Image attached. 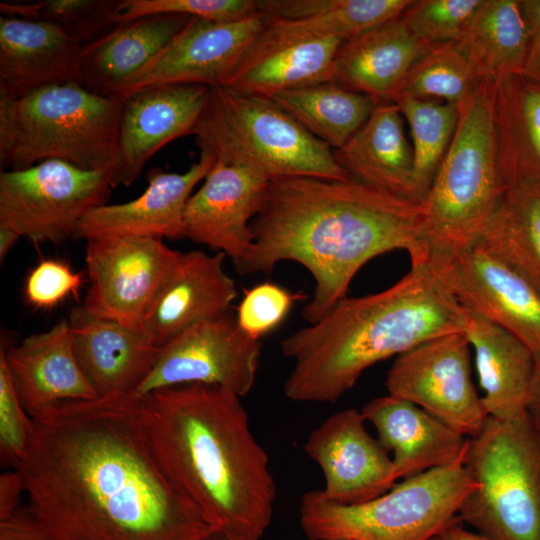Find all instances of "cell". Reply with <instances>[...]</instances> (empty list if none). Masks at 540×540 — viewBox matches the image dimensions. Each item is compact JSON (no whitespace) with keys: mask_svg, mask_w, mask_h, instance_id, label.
I'll return each instance as SVG.
<instances>
[{"mask_svg":"<svg viewBox=\"0 0 540 540\" xmlns=\"http://www.w3.org/2000/svg\"><path fill=\"white\" fill-rule=\"evenodd\" d=\"M86 241L89 286L81 306L93 316L139 327L180 252L155 237Z\"/></svg>","mask_w":540,"mask_h":540,"instance_id":"14","label":"cell"},{"mask_svg":"<svg viewBox=\"0 0 540 540\" xmlns=\"http://www.w3.org/2000/svg\"><path fill=\"white\" fill-rule=\"evenodd\" d=\"M432 271L469 313L502 327L540 360V293L481 241L451 251H431Z\"/></svg>","mask_w":540,"mask_h":540,"instance_id":"12","label":"cell"},{"mask_svg":"<svg viewBox=\"0 0 540 540\" xmlns=\"http://www.w3.org/2000/svg\"><path fill=\"white\" fill-rule=\"evenodd\" d=\"M430 46L400 16L344 40L335 58L334 81L377 103H395L411 68Z\"/></svg>","mask_w":540,"mask_h":540,"instance_id":"26","label":"cell"},{"mask_svg":"<svg viewBox=\"0 0 540 540\" xmlns=\"http://www.w3.org/2000/svg\"><path fill=\"white\" fill-rule=\"evenodd\" d=\"M225 257L201 250L179 253L139 326L158 347L197 323L228 313L238 291L224 269Z\"/></svg>","mask_w":540,"mask_h":540,"instance_id":"19","label":"cell"},{"mask_svg":"<svg viewBox=\"0 0 540 540\" xmlns=\"http://www.w3.org/2000/svg\"><path fill=\"white\" fill-rule=\"evenodd\" d=\"M343 41L330 38L252 46L223 87L271 98L282 92L334 81L335 58Z\"/></svg>","mask_w":540,"mask_h":540,"instance_id":"30","label":"cell"},{"mask_svg":"<svg viewBox=\"0 0 540 540\" xmlns=\"http://www.w3.org/2000/svg\"><path fill=\"white\" fill-rule=\"evenodd\" d=\"M209 94L207 85L174 83L145 87L123 98L111 187L131 185L158 150L193 134Z\"/></svg>","mask_w":540,"mask_h":540,"instance_id":"17","label":"cell"},{"mask_svg":"<svg viewBox=\"0 0 540 540\" xmlns=\"http://www.w3.org/2000/svg\"><path fill=\"white\" fill-rule=\"evenodd\" d=\"M122 99L79 82L42 87L19 97L0 94V163L12 170L48 159L87 170L113 168Z\"/></svg>","mask_w":540,"mask_h":540,"instance_id":"5","label":"cell"},{"mask_svg":"<svg viewBox=\"0 0 540 540\" xmlns=\"http://www.w3.org/2000/svg\"><path fill=\"white\" fill-rule=\"evenodd\" d=\"M465 333L427 340L396 357L387 372L389 395L410 401L441 422L472 438L489 415L471 376Z\"/></svg>","mask_w":540,"mask_h":540,"instance_id":"13","label":"cell"},{"mask_svg":"<svg viewBox=\"0 0 540 540\" xmlns=\"http://www.w3.org/2000/svg\"><path fill=\"white\" fill-rule=\"evenodd\" d=\"M425 206L356 179L280 178L269 182L251 222L253 247L236 270L270 273L295 261L315 286L302 316L313 324L347 297L356 273L372 258L408 252L411 265L424 263Z\"/></svg>","mask_w":540,"mask_h":540,"instance_id":"2","label":"cell"},{"mask_svg":"<svg viewBox=\"0 0 540 540\" xmlns=\"http://www.w3.org/2000/svg\"><path fill=\"white\" fill-rule=\"evenodd\" d=\"M218 540H226V539L219 537Z\"/></svg>","mask_w":540,"mask_h":540,"instance_id":"49","label":"cell"},{"mask_svg":"<svg viewBox=\"0 0 540 540\" xmlns=\"http://www.w3.org/2000/svg\"><path fill=\"white\" fill-rule=\"evenodd\" d=\"M17 394L31 418L55 406L97 398L76 359L68 320L19 345H1Z\"/></svg>","mask_w":540,"mask_h":540,"instance_id":"22","label":"cell"},{"mask_svg":"<svg viewBox=\"0 0 540 540\" xmlns=\"http://www.w3.org/2000/svg\"><path fill=\"white\" fill-rule=\"evenodd\" d=\"M269 180L249 166L215 159L184 212V237L230 257L235 267L249 255L251 222L262 207Z\"/></svg>","mask_w":540,"mask_h":540,"instance_id":"18","label":"cell"},{"mask_svg":"<svg viewBox=\"0 0 540 540\" xmlns=\"http://www.w3.org/2000/svg\"><path fill=\"white\" fill-rule=\"evenodd\" d=\"M193 134L200 149L209 150L217 159L249 166L269 181L354 179L328 144L269 97L212 86Z\"/></svg>","mask_w":540,"mask_h":540,"instance_id":"7","label":"cell"},{"mask_svg":"<svg viewBox=\"0 0 540 540\" xmlns=\"http://www.w3.org/2000/svg\"><path fill=\"white\" fill-rule=\"evenodd\" d=\"M527 411L537 428L540 430V360L535 361V369Z\"/></svg>","mask_w":540,"mask_h":540,"instance_id":"46","label":"cell"},{"mask_svg":"<svg viewBox=\"0 0 540 540\" xmlns=\"http://www.w3.org/2000/svg\"><path fill=\"white\" fill-rule=\"evenodd\" d=\"M403 124L396 103L379 102L365 124L334 154L354 179L421 202L415 182L413 148Z\"/></svg>","mask_w":540,"mask_h":540,"instance_id":"28","label":"cell"},{"mask_svg":"<svg viewBox=\"0 0 540 540\" xmlns=\"http://www.w3.org/2000/svg\"><path fill=\"white\" fill-rule=\"evenodd\" d=\"M271 98L333 150L349 141L377 105L372 97L335 81L282 92Z\"/></svg>","mask_w":540,"mask_h":540,"instance_id":"34","label":"cell"},{"mask_svg":"<svg viewBox=\"0 0 540 540\" xmlns=\"http://www.w3.org/2000/svg\"><path fill=\"white\" fill-rule=\"evenodd\" d=\"M255 0H120L117 22L158 14H182L214 22H234L258 13Z\"/></svg>","mask_w":540,"mask_h":540,"instance_id":"39","label":"cell"},{"mask_svg":"<svg viewBox=\"0 0 540 540\" xmlns=\"http://www.w3.org/2000/svg\"><path fill=\"white\" fill-rule=\"evenodd\" d=\"M306 297L303 292H291L275 283H259L244 290L237 308V324L247 335L260 340L282 323L296 302Z\"/></svg>","mask_w":540,"mask_h":540,"instance_id":"40","label":"cell"},{"mask_svg":"<svg viewBox=\"0 0 540 540\" xmlns=\"http://www.w3.org/2000/svg\"><path fill=\"white\" fill-rule=\"evenodd\" d=\"M414 0H261L264 28L252 46L347 40L399 18Z\"/></svg>","mask_w":540,"mask_h":540,"instance_id":"23","label":"cell"},{"mask_svg":"<svg viewBox=\"0 0 540 540\" xmlns=\"http://www.w3.org/2000/svg\"><path fill=\"white\" fill-rule=\"evenodd\" d=\"M474 69L457 41L431 45L416 61L401 94L459 106L478 84Z\"/></svg>","mask_w":540,"mask_h":540,"instance_id":"36","label":"cell"},{"mask_svg":"<svg viewBox=\"0 0 540 540\" xmlns=\"http://www.w3.org/2000/svg\"><path fill=\"white\" fill-rule=\"evenodd\" d=\"M464 464L476 488L458 516L488 540H540V430L528 411L488 417L468 438Z\"/></svg>","mask_w":540,"mask_h":540,"instance_id":"9","label":"cell"},{"mask_svg":"<svg viewBox=\"0 0 540 540\" xmlns=\"http://www.w3.org/2000/svg\"><path fill=\"white\" fill-rule=\"evenodd\" d=\"M261 350V341L226 313L187 328L162 346L150 372L126 397L93 402L129 408L152 392L191 384L220 386L243 397L255 383Z\"/></svg>","mask_w":540,"mask_h":540,"instance_id":"11","label":"cell"},{"mask_svg":"<svg viewBox=\"0 0 540 540\" xmlns=\"http://www.w3.org/2000/svg\"><path fill=\"white\" fill-rule=\"evenodd\" d=\"M25 495L20 474L13 469L0 477V520L14 514L20 507V499Z\"/></svg>","mask_w":540,"mask_h":540,"instance_id":"45","label":"cell"},{"mask_svg":"<svg viewBox=\"0 0 540 540\" xmlns=\"http://www.w3.org/2000/svg\"><path fill=\"white\" fill-rule=\"evenodd\" d=\"M119 3L120 0L1 2L0 11L4 16L53 24L85 47L119 25L117 22Z\"/></svg>","mask_w":540,"mask_h":540,"instance_id":"37","label":"cell"},{"mask_svg":"<svg viewBox=\"0 0 540 540\" xmlns=\"http://www.w3.org/2000/svg\"><path fill=\"white\" fill-rule=\"evenodd\" d=\"M200 159L184 173L152 169L148 186L136 199L91 209L80 221L78 239L107 237H184V212L194 187L205 179L215 156L200 149Z\"/></svg>","mask_w":540,"mask_h":540,"instance_id":"20","label":"cell"},{"mask_svg":"<svg viewBox=\"0 0 540 540\" xmlns=\"http://www.w3.org/2000/svg\"><path fill=\"white\" fill-rule=\"evenodd\" d=\"M464 333L474 349L488 415L507 420L526 411L535 369L530 349L507 330L472 313Z\"/></svg>","mask_w":540,"mask_h":540,"instance_id":"29","label":"cell"},{"mask_svg":"<svg viewBox=\"0 0 540 540\" xmlns=\"http://www.w3.org/2000/svg\"><path fill=\"white\" fill-rule=\"evenodd\" d=\"M0 540H47L25 508L0 520Z\"/></svg>","mask_w":540,"mask_h":540,"instance_id":"44","label":"cell"},{"mask_svg":"<svg viewBox=\"0 0 540 540\" xmlns=\"http://www.w3.org/2000/svg\"><path fill=\"white\" fill-rule=\"evenodd\" d=\"M129 409L162 472L219 537L259 540L265 534L276 484L240 396L191 384L152 392Z\"/></svg>","mask_w":540,"mask_h":540,"instance_id":"3","label":"cell"},{"mask_svg":"<svg viewBox=\"0 0 540 540\" xmlns=\"http://www.w3.org/2000/svg\"><path fill=\"white\" fill-rule=\"evenodd\" d=\"M83 282V274L67 262L43 259L27 274L23 295L34 308L52 309L70 296L78 297Z\"/></svg>","mask_w":540,"mask_h":540,"instance_id":"42","label":"cell"},{"mask_svg":"<svg viewBox=\"0 0 540 540\" xmlns=\"http://www.w3.org/2000/svg\"><path fill=\"white\" fill-rule=\"evenodd\" d=\"M395 103L410 127L418 197L424 202L453 137L458 106L401 94Z\"/></svg>","mask_w":540,"mask_h":540,"instance_id":"35","label":"cell"},{"mask_svg":"<svg viewBox=\"0 0 540 540\" xmlns=\"http://www.w3.org/2000/svg\"><path fill=\"white\" fill-rule=\"evenodd\" d=\"M496 90L497 82L481 80L458 106L453 137L423 202L429 252L479 243L501 201Z\"/></svg>","mask_w":540,"mask_h":540,"instance_id":"6","label":"cell"},{"mask_svg":"<svg viewBox=\"0 0 540 540\" xmlns=\"http://www.w3.org/2000/svg\"><path fill=\"white\" fill-rule=\"evenodd\" d=\"M32 435V419L24 409L5 357L0 351V453L13 468L24 459Z\"/></svg>","mask_w":540,"mask_h":540,"instance_id":"41","label":"cell"},{"mask_svg":"<svg viewBox=\"0 0 540 540\" xmlns=\"http://www.w3.org/2000/svg\"><path fill=\"white\" fill-rule=\"evenodd\" d=\"M260 13L234 22L193 17L174 40L148 65L126 81L114 98L161 84L225 86L261 34Z\"/></svg>","mask_w":540,"mask_h":540,"instance_id":"15","label":"cell"},{"mask_svg":"<svg viewBox=\"0 0 540 540\" xmlns=\"http://www.w3.org/2000/svg\"><path fill=\"white\" fill-rule=\"evenodd\" d=\"M111 188L108 172L57 159L1 171L0 225L33 242L61 243L91 209L106 204Z\"/></svg>","mask_w":540,"mask_h":540,"instance_id":"10","label":"cell"},{"mask_svg":"<svg viewBox=\"0 0 540 540\" xmlns=\"http://www.w3.org/2000/svg\"><path fill=\"white\" fill-rule=\"evenodd\" d=\"M469 312L426 262L378 293L344 298L281 342L293 360L284 382L295 402H335L373 364L436 337L464 333Z\"/></svg>","mask_w":540,"mask_h":540,"instance_id":"4","label":"cell"},{"mask_svg":"<svg viewBox=\"0 0 540 540\" xmlns=\"http://www.w3.org/2000/svg\"><path fill=\"white\" fill-rule=\"evenodd\" d=\"M482 0H415L401 18L421 41H458Z\"/></svg>","mask_w":540,"mask_h":540,"instance_id":"38","label":"cell"},{"mask_svg":"<svg viewBox=\"0 0 540 540\" xmlns=\"http://www.w3.org/2000/svg\"><path fill=\"white\" fill-rule=\"evenodd\" d=\"M528 42L521 0H482L457 41L477 79L494 82L521 74Z\"/></svg>","mask_w":540,"mask_h":540,"instance_id":"31","label":"cell"},{"mask_svg":"<svg viewBox=\"0 0 540 540\" xmlns=\"http://www.w3.org/2000/svg\"><path fill=\"white\" fill-rule=\"evenodd\" d=\"M21 236L12 228L0 225V260L6 258L9 251L13 248Z\"/></svg>","mask_w":540,"mask_h":540,"instance_id":"48","label":"cell"},{"mask_svg":"<svg viewBox=\"0 0 540 540\" xmlns=\"http://www.w3.org/2000/svg\"><path fill=\"white\" fill-rule=\"evenodd\" d=\"M462 523V521H459L448 526L431 540H488L479 533L466 530Z\"/></svg>","mask_w":540,"mask_h":540,"instance_id":"47","label":"cell"},{"mask_svg":"<svg viewBox=\"0 0 540 540\" xmlns=\"http://www.w3.org/2000/svg\"><path fill=\"white\" fill-rule=\"evenodd\" d=\"M83 46L57 26L0 17V94L15 98L36 89L80 83Z\"/></svg>","mask_w":540,"mask_h":540,"instance_id":"24","label":"cell"},{"mask_svg":"<svg viewBox=\"0 0 540 540\" xmlns=\"http://www.w3.org/2000/svg\"><path fill=\"white\" fill-rule=\"evenodd\" d=\"M465 453L361 504H338L320 490L309 491L300 500L301 528L310 540H431L461 521L459 509L476 488L464 464Z\"/></svg>","mask_w":540,"mask_h":540,"instance_id":"8","label":"cell"},{"mask_svg":"<svg viewBox=\"0 0 540 540\" xmlns=\"http://www.w3.org/2000/svg\"><path fill=\"white\" fill-rule=\"evenodd\" d=\"M495 129L504 186L540 180V84L521 75L498 81Z\"/></svg>","mask_w":540,"mask_h":540,"instance_id":"32","label":"cell"},{"mask_svg":"<svg viewBox=\"0 0 540 540\" xmlns=\"http://www.w3.org/2000/svg\"><path fill=\"white\" fill-rule=\"evenodd\" d=\"M481 242L540 293V180L506 186Z\"/></svg>","mask_w":540,"mask_h":540,"instance_id":"33","label":"cell"},{"mask_svg":"<svg viewBox=\"0 0 540 540\" xmlns=\"http://www.w3.org/2000/svg\"><path fill=\"white\" fill-rule=\"evenodd\" d=\"M68 322L76 359L100 403L135 390L161 349L140 327L93 316L82 306L71 312Z\"/></svg>","mask_w":540,"mask_h":540,"instance_id":"21","label":"cell"},{"mask_svg":"<svg viewBox=\"0 0 540 540\" xmlns=\"http://www.w3.org/2000/svg\"><path fill=\"white\" fill-rule=\"evenodd\" d=\"M361 413L382 447L393 452L398 479L448 466L466 451V436L410 401L388 394L369 401Z\"/></svg>","mask_w":540,"mask_h":540,"instance_id":"25","label":"cell"},{"mask_svg":"<svg viewBox=\"0 0 540 540\" xmlns=\"http://www.w3.org/2000/svg\"><path fill=\"white\" fill-rule=\"evenodd\" d=\"M529 30V42L521 76L540 84V0H521Z\"/></svg>","mask_w":540,"mask_h":540,"instance_id":"43","label":"cell"},{"mask_svg":"<svg viewBox=\"0 0 540 540\" xmlns=\"http://www.w3.org/2000/svg\"><path fill=\"white\" fill-rule=\"evenodd\" d=\"M192 18L158 14L119 24L83 48L80 84L114 98L120 87L157 57Z\"/></svg>","mask_w":540,"mask_h":540,"instance_id":"27","label":"cell"},{"mask_svg":"<svg viewBox=\"0 0 540 540\" xmlns=\"http://www.w3.org/2000/svg\"><path fill=\"white\" fill-rule=\"evenodd\" d=\"M31 419L13 469L47 540H218L158 466L132 409L69 402Z\"/></svg>","mask_w":540,"mask_h":540,"instance_id":"1","label":"cell"},{"mask_svg":"<svg viewBox=\"0 0 540 540\" xmlns=\"http://www.w3.org/2000/svg\"><path fill=\"white\" fill-rule=\"evenodd\" d=\"M361 412L339 411L311 432L303 449L324 476L322 496L355 505L389 491L398 479L392 459L364 426Z\"/></svg>","mask_w":540,"mask_h":540,"instance_id":"16","label":"cell"}]
</instances>
